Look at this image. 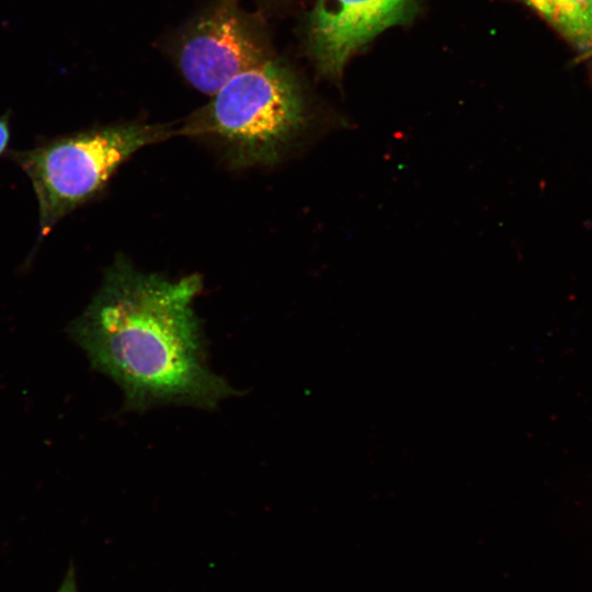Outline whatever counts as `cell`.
I'll use <instances>...</instances> for the list:
<instances>
[{"mask_svg": "<svg viewBox=\"0 0 592 592\" xmlns=\"http://www.w3.org/2000/svg\"><path fill=\"white\" fill-rule=\"evenodd\" d=\"M197 274L170 280L144 273L123 258L69 333L92 367L112 378L134 412L162 406L215 409L238 391L208 365L193 303Z\"/></svg>", "mask_w": 592, "mask_h": 592, "instance_id": "cell-1", "label": "cell"}, {"mask_svg": "<svg viewBox=\"0 0 592 592\" xmlns=\"http://www.w3.org/2000/svg\"><path fill=\"white\" fill-rule=\"evenodd\" d=\"M212 96L184 132L212 138L237 167L280 160L308 123L301 86L281 58L237 73Z\"/></svg>", "mask_w": 592, "mask_h": 592, "instance_id": "cell-2", "label": "cell"}, {"mask_svg": "<svg viewBox=\"0 0 592 592\" xmlns=\"http://www.w3.org/2000/svg\"><path fill=\"white\" fill-rule=\"evenodd\" d=\"M172 132L167 125L123 123L13 151L38 202L39 236L45 237L61 218L101 192L133 153Z\"/></svg>", "mask_w": 592, "mask_h": 592, "instance_id": "cell-3", "label": "cell"}, {"mask_svg": "<svg viewBox=\"0 0 592 592\" xmlns=\"http://www.w3.org/2000/svg\"><path fill=\"white\" fill-rule=\"evenodd\" d=\"M272 56L263 25L238 5L220 0L195 16L175 44L178 67L200 92L216 93L237 73Z\"/></svg>", "mask_w": 592, "mask_h": 592, "instance_id": "cell-4", "label": "cell"}, {"mask_svg": "<svg viewBox=\"0 0 592 592\" xmlns=\"http://www.w3.org/2000/svg\"><path fill=\"white\" fill-rule=\"evenodd\" d=\"M418 0H317L307 25V45L317 69L338 78L348 60L386 29L403 23Z\"/></svg>", "mask_w": 592, "mask_h": 592, "instance_id": "cell-5", "label": "cell"}, {"mask_svg": "<svg viewBox=\"0 0 592 592\" xmlns=\"http://www.w3.org/2000/svg\"><path fill=\"white\" fill-rule=\"evenodd\" d=\"M582 57L592 59V0H524Z\"/></svg>", "mask_w": 592, "mask_h": 592, "instance_id": "cell-6", "label": "cell"}, {"mask_svg": "<svg viewBox=\"0 0 592 592\" xmlns=\"http://www.w3.org/2000/svg\"><path fill=\"white\" fill-rule=\"evenodd\" d=\"M9 113L0 116V156L7 150L10 139Z\"/></svg>", "mask_w": 592, "mask_h": 592, "instance_id": "cell-7", "label": "cell"}, {"mask_svg": "<svg viewBox=\"0 0 592 592\" xmlns=\"http://www.w3.org/2000/svg\"><path fill=\"white\" fill-rule=\"evenodd\" d=\"M57 592H77L75 574L72 568L68 570L59 590Z\"/></svg>", "mask_w": 592, "mask_h": 592, "instance_id": "cell-8", "label": "cell"}]
</instances>
